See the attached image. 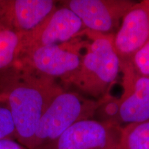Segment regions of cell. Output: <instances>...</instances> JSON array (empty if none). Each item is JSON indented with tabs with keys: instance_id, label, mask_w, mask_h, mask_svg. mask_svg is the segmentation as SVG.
Returning a JSON list of instances; mask_svg holds the SVG:
<instances>
[{
	"instance_id": "cell-1",
	"label": "cell",
	"mask_w": 149,
	"mask_h": 149,
	"mask_svg": "<svg viewBox=\"0 0 149 149\" xmlns=\"http://www.w3.org/2000/svg\"><path fill=\"white\" fill-rule=\"evenodd\" d=\"M64 90L53 78L40 75L15 63L0 71V100L8 106L17 141L29 149L42 115Z\"/></svg>"
},
{
	"instance_id": "cell-2",
	"label": "cell",
	"mask_w": 149,
	"mask_h": 149,
	"mask_svg": "<svg viewBox=\"0 0 149 149\" xmlns=\"http://www.w3.org/2000/svg\"><path fill=\"white\" fill-rule=\"evenodd\" d=\"M91 42L81 56L77 71L70 79L72 85L87 97L100 100L108 95L121 70L120 61L113 46V35L87 31Z\"/></svg>"
},
{
	"instance_id": "cell-3",
	"label": "cell",
	"mask_w": 149,
	"mask_h": 149,
	"mask_svg": "<svg viewBox=\"0 0 149 149\" xmlns=\"http://www.w3.org/2000/svg\"><path fill=\"white\" fill-rule=\"evenodd\" d=\"M100 104L101 100H93L64 89L53 99L42 115L30 149L52 142L76 122L93 119Z\"/></svg>"
},
{
	"instance_id": "cell-4",
	"label": "cell",
	"mask_w": 149,
	"mask_h": 149,
	"mask_svg": "<svg viewBox=\"0 0 149 149\" xmlns=\"http://www.w3.org/2000/svg\"><path fill=\"white\" fill-rule=\"evenodd\" d=\"M81 55L68 43L44 46L24 51L16 63L35 73L69 85L77 71Z\"/></svg>"
},
{
	"instance_id": "cell-5",
	"label": "cell",
	"mask_w": 149,
	"mask_h": 149,
	"mask_svg": "<svg viewBox=\"0 0 149 149\" xmlns=\"http://www.w3.org/2000/svg\"><path fill=\"white\" fill-rule=\"evenodd\" d=\"M122 126L88 119L76 122L55 140L37 149H121Z\"/></svg>"
},
{
	"instance_id": "cell-6",
	"label": "cell",
	"mask_w": 149,
	"mask_h": 149,
	"mask_svg": "<svg viewBox=\"0 0 149 149\" xmlns=\"http://www.w3.org/2000/svg\"><path fill=\"white\" fill-rule=\"evenodd\" d=\"M62 6L80 19L85 29L103 35H112L135 1L130 0H65Z\"/></svg>"
},
{
	"instance_id": "cell-7",
	"label": "cell",
	"mask_w": 149,
	"mask_h": 149,
	"mask_svg": "<svg viewBox=\"0 0 149 149\" xmlns=\"http://www.w3.org/2000/svg\"><path fill=\"white\" fill-rule=\"evenodd\" d=\"M84 29L82 22L72 10L57 7L36 29L22 33L20 53L40 46L66 44Z\"/></svg>"
},
{
	"instance_id": "cell-8",
	"label": "cell",
	"mask_w": 149,
	"mask_h": 149,
	"mask_svg": "<svg viewBox=\"0 0 149 149\" xmlns=\"http://www.w3.org/2000/svg\"><path fill=\"white\" fill-rule=\"evenodd\" d=\"M149 41V0L135 2L122 18L113 46L120 67L130 62L133 56Z\"/></svg>"
},
{
	"instance_id": "cell-9",
	"label": "cell",
	"mask_w": 149,
	"mask_h": 149,
	"mask_svg": "<svg viewBox=\"0 0 149 149\" xmlns=\"http://www.w3.org/2000/svg\"><path fill=\"white\" fill-rule=\"evenodd\" d=\"M124 92L117 99L115 123L122 126L149 120V77L138 75L129 64L121 66Z\"/></svg>"
},
{
	"instance_id": "cell-10",
	"label": "cell",
	"mask_w": 149,
	"mask_h": 149,
	"mask_svg": "<svg viewBox=\"0 0 149 149\" xmlns=\"http://www.w3.org/2000/svg\"><path fill=\"white\" fill-rule=\"evenodd\" d=\"M53 0H0V31L28 33L57 8Z\"/></svg>"
},
{
	"instance_id": "cell-11",
	"label": "cell",
	"mask_w": 149,
	"mask_h": 149,
	"mask_svg": "<svg viewBox=\"0 0 149 149\" xmlns=\"http://www.w3.org/2000/svg\"><path fill=\"white\" fill-rule=\"evenodd\" d=\"M22 37V33L0 31V71L16 63L21 50Z\"/></svg>"
},
{
	"instance_id": "cell-12",
	"label": "cell",
	"mask_w": 149,
	"mask_h": 149,
	"mask_svg": "<svg viewBox=\"0 0 149 149\" xmlns=\"http://www.w3.org/2000/svg\"><path fill=\"white\" fill-rule=\"evenodd\" d=\"M121 149H149V120L123 126Z\"/></svg>"
},
{
	"instance_id": "cell-13",
	"label": "cell",
	"mask_w": 149,
	"mask_h": 149,
	"mask_svg": "<svg viewBox=\"0 0 149 149\" xmlns=\"http://www.w3.org/2000/svg\"><path fill=\"white\" fill-rule=\"evenodd\" d=\"M10 139L17 140L15 126L7 104L0 100V140Z\"/></svg>"
},
{
	"instance_id": "cell-14",
	"label": "cell",
	"mask_w": 149,
	"mask_h": 149,
	"mask_svg": "<svg viewBox=\"0 0 149 149\" xmlns=\"http://www.w3.org/2000/svg\"><path fill=\"white\" fill-rule=\"evenodd\" d=\"M127 64L130 65L135 73L149 77V41L133 56Z\"/></svg>"
},
{
	"instance_id": "cell-15",
	"label": "cell",
	"mask_w": 149,
	"mask_h": 149,
	"mask_svg": "<svg viewBox=\"0 0 149 149\" xmlns=\"http://www.w3.org/2000/svg\"><path fill=\"white\" fill-rule=\"evenodd\" d=\"M0 149H29L15 139H6L0 140Z\"/></svg>"
}]
</instances>
